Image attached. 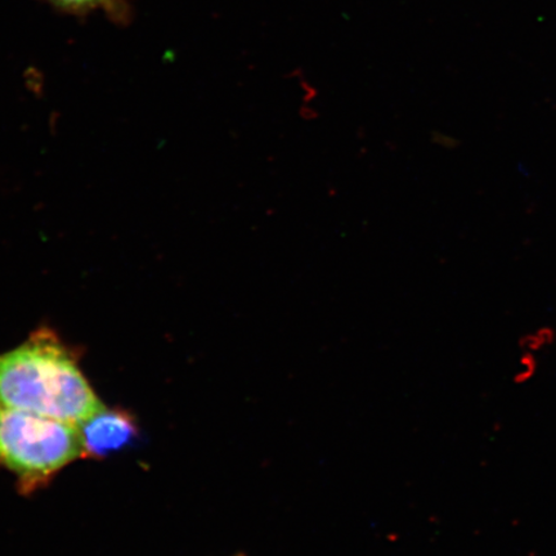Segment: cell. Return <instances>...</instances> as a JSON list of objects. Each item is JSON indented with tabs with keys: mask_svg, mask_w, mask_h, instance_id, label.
Masks as SVG:
<instances>
[{
	"mask_svg": "<svg viewBox=\"0 0 556 556\" xmlns=\"http://www.w3.org/2000/svg\"><path fill=\"white\" fill-rule=\"evenodd\" d=\"M79 359L53 330H35L23 344L0 354V406L80 427L106 406Z\"/></svg>",
	"mask_w": 556,
	"mask_h": 556,
	"instance_id": "1",
	"label": "cell"
},
{
	"mask_svg": "<svg viewBox=\"0 0 556 556\" xmlns=\"http://www.w3.org/2000/svg\"><path fill=\"white\" fill-rule=\"evenodd\" d=\"M80 458L86 450L79 426L0 406V465L16 477L24 495L43 489Z\"/></svg>",
	"mask_w": 556,
	"mask_h": 556,
	"instance_id": "2",
	"label": "cell"
},
{
	"mask_svg": "<svg viewBox=\"0 0 556 556\" xmlns=\"http://www.w3.org/2000/svg\"><path fill=\"white\" fill-rule=\"evenodd\" d=\"M86 457L103 458L129 446L139 429L135 416L125 409L108 407L81 424Z\"/></svg>",
	"mask_w": 556,
	"mask_h": 556,
	"instance_id": "3",
	"label": "cell"
},
{
	"mask_svg": "<svg viewBox=\"0 0 556 556\" xmlns=\"http://www.w3.org/2000/svg\"><path fill=\"white\" fill-rule=\"evenodd\" d=\"M48 2L72 12L102 10L114 16L123 13L121 0H48Z\"/></svg>",
	"mask_w": 556,
	"mask_h": 556,
	"instance_id": "4",
	"label": "cell"
},
{
	"mask_svg": "<svg viewBox=\"0 0 556 556\" xmlns=\"http://www.w3.org/2000/svg\"><path fill=\"white\" fill-rule=\"evenodd\" d=\"M233 556H247L245 554H236Z\"/></svg>",
	"mask_w": 556,
	"mask_h": 556,
	"instance_id": "5",
	"label": "cell"
}]
</instances>
